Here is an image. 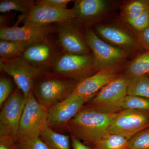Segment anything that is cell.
<instances>
[{
    "label": "cell",
    "mask_w": 149,
    "mask_h": 149,
    "mask_svg": "<svg viewBox=\"0 0 149 149\" xmlns=\"http://www.w3.org/2000/svg\"><path fill=\"white\" fill-rule=\"evenodd\" d=\"M116 113H103L84 106L72 119L62 127L70 136L93 147L108 133Z\"/></svg>",
    "instance_id": "cell-1"
},
{
    "label": "cell",
    "mask_w": 149,
    "mask_h": 149,
    "mask_svg": "<svg viewBox=\"0 0 149 149\" xmlns=\"http://www.w3.org/2000/svg\"><path fill=\"white\" fill-rule=\"evenodd\" d=\"M83 33L94 57L96 72L104 70L120 72L129 64L133 54L102 40L91 27H85Z\"/></svg>",
    "instance_id": "cell-2"
},
{
    "label": "cell",
    "mask_w": 149,
    "mask_h": 149,
    "mask_svg": "<svg viewBox=\"0 0 149 149\" xmlns=\"http://www.w3.org/2000/svg\"><path fill=\"white\" fill-rule=\"evenodd\" d=\"M49 68L58 76L78 83L95 73L93 54L80 55L63 53L52 62Z\"/></svg>",
    "instance_id": "cell-3"
},
{
    "label": "cell",
    "mask_w": 149,
    "mask_h": 149,
    "mask_svg": "<svg viewBox=\"0 0 149 149\" xmlns=\"http://www.w3.org/2000/svg\"><path fill=\"white\" fill-rule=\"evenodd\" d=\"M93 29L102 40L132 54L138 55L145 52L138 33L123 21V23L102 22L95 25Z\"/></svg>",
    "instance_id": "cell-4"
},
{
    "label": "cell",
    "mask_w": 149,
    "mask_h": 149,
    "mask_svg": "<svg viewBox=\"0 0 149 149\" xmlns=\"http://www.w3.org/2000/svg\"><path fill=\"white\" fill-rule=\"evenodd\" d=\"M128 80L124 73L121 74L103 88L86 106L103 113H117L122 110L127 95Z\"/></svg>",
    "instance_id": "cell-5"
},
{
    "label": "cell",
    "mask_w": 149,
    "mask_h": 149,
    "mask_svg": "<svg viewBox=\"0 0 149 149\" xmlns=\"http://www.w3.org/2000/svg\"><path fill=\"white\" fill-rule=\"evenodd\" d=\"M0 69L13 77L25 99L33 94L35 80L45 72V70L32 66L20 57L12 59L1 58Z\"/></svg>",
    "instance_id": "cell-6"
},
{
    "label": "cell",
    "mask_w": 149,
    "mask_h": 149,
    "mask_svg": "<svg viewBox=\"0 0 149 149\" xmlns=\"http://www.w3.org/2000/svg\"><path fill=\"white\" fill-rule=\"evenodd\" d=\"M47 108L41 104L33 94H31L25 99L17 139L40 137L42 130L47 126Z\"/></svg>",
    "instance_id": "cell-7"
},
{
    "label": "cell",
    "mask_w": 149,
    "mask_h": 149,
    "mask_svg": "<svg viewBox=\"0 0 149 149\" xmlns=\"http://www.w3.org/2000/svg\"><path fill=\"white\" fill-rule=\"evenodd\" d=\"M73 2L71 9L74 18L72 20L81 28L102 23L112 9L111 1L76 0Z\"/></svg>",
    "instance_id": "cell-8"
},
{
    "label": "cell",
    "mask_w": 149,
    "mask_h": 149,
    "mask_svg": "<svg viewBox=\"0 0 149 149\" xmlns=\"http://www.w3.org/2000/svg\"><path fill=\"white\" fill-rule=\"evenodd\" d=\"M77 83L66 78H47L40 82L34 88L35 98L41 104L49 108L72 94Z\"/></svg>",
    "instance_id": "cell-9"
},
{
    "label": "cell",
    "mask_w": 149,
    "mask_h": 149,
    "mask_svg": "<svg viewBox=\"0 0 149 149\" xmlns=\"http://www.w3.org/2000/svg\"><path fill=\"white\" fill-rule=\"evenodd\" d=\"M17 88L2 107L0 113V137L16 141L25 104L24 95Z\"/></svg>",
    "instance_id": "cell-10"
},
{
    "label": "cell",
    "mask_w": 149,
    "mask_h": 149,
    "mask_svg": "<svg viewBox=\"0 0 149 149\" xmlns=\"http://www.w3.org/2000/svg\"><path fill=\"white\" fill-rule=\"evenodd\" d=\"M149 128V111L122 109L116 113L108 132L128 140Z\"/></svg>",
    "instance_id": "cell-11"
},
{
    "label": "cell",
    "mask_w": 149,
    "mask_h": 149,
    "mask_svg": "<svg viewBox=\"0 0 149 149\" xmlns=\"http://www.w3.org/2000/svg\"><path fill=\"white\" fill-rule=\"evenodd\" d=\"M26 15L19 17L16 24L11 27L5 26L0 29V39L7 41H19L32 43L47 40L48 36L54 32L51 24L32 25L19 27L20 22L23 21Z\"/></svg>",
    "instance_id": "cell-12"
},
{
    "label": "cell",
    "mask_w": 149,
    "mask_h": 149,
    "mask_svg": "<svg viewBox=\"0 0 149 149\" xmlns=\"http://www.w3.org/2000/svg\"><path fill=\"white\" fill-rule=\"evenodd\" d=\"M57 28L59 43L63 53L73 54H90L92 53L81 27L72 20L57 23Z\"/></svg>",
    "instance_id": "cell-13"
},
{
    "label": "cell",
    "mask_w": 149,
    "mask_h": 149,
    "mask_svg": "<svg viewBox=\"0 0 149 149\" xmlns=\"http://www.w3.org/2000/svg\"><path fill=\"white\" fill-rule=\"evenodd\" d=\"M86 103L83 99L72 93L61 102L47 109L48 126H62L79 112Z\"/></svg>",
    "instance_id": "cell-14"
},
{
    "label": "cell",
    "mask_w": 149,
    "mask_h": 149,
    "mask_svg": "<svg viewBox=\"0 0 149 149\" xmlns=\"http://www.w3.org/2000/svg\"><path fill=\"white\" fill-rule=\"evenodd\" d=\"M74 18L72 9H60L35 3L22 22L25 26L45 25L70 21Z\"/></svg>",
    "instance_id": "cell-15"
},
{
    "label": "cell",
    "mask_w": 149,
    "mask_h": 149,
    "mask_svg": "<svg viewBox=\"0 0 149 149\" xmlns=\"http://www.w3.org/2000/svg\"><path fill=\"white\" fill-rule=\"evenodd\" d=\"M121 74L120 72L113 70L98 71L77 83L72 93L88 103L105 86Z\"/></svg>",
    "instance_id": "cell-16"
},
{
    "label": "cell",
    "mask_w": 149,
    "mask_h": 149,
    "mask_svg": "<svg viewBox=\"0 0 149 149\" xmlns=\"http://www.w3.org/2000/svg\"><path fill=\"white\" fill-rule=\"evenodd\" d=\"M59 54L54 45L46 40L30 44L19 57L32 66L45 70Z\"/></svg>",
    "instance_id": "cell-17"
},
{
    "label": "cell",
    "mask_w": 149,
    "mask_h": 149,
    "mask_svg": "<svg viewBox=\"0 0 149 149\" xmlns=\"http://www.w3.org/2000/svg\"><path fill=\"white\" fill-rule=\"evenodd\" d=\"M149 9V0H130L120 8L121 19L125 23L134 20Z\"/></svg>",
    "instance_id": "cell-18"
},
{
    "label": "cell",
    "mask_w": 149,
    "mask_h": 149,
    "mask_svg": "<svg viewBox=\"0 0 149 149\" xmlns=\"http://www.w3.org/2000/svg\"><path fill=\"white\" fill-rule=\"evenodd\" d=\"M40 137L49 149H70V136L57 133L49 126L44 128Z\"/></svg>",
    "instance_id": "cell-19"
},
{
    "label": "cell",
    "mask_w": 149,
    "mask_h": 149,
    "mask_svg": "<svg viewBox=\"0 0 149 149\" xmlns=\"http://www.w3.org/2000/svg\"><path fill=\"white\" fill-rule=\"evenodd\" d=\"M127 95L136 96L149 100V78L147 74L129 78Z\"/></svg>",
    "instance_id": "cell-20"
},
{
    "label": "cell",
    "mask_w": 149,
    "mask_h": 149,
    "mask_svg": "<svg viewBox=\"0 0 149 149\" xmlns=\"http://www.w3.org/2000/svg\"><path fill=\"white\" fill-rule=\"evenodd\" d=\"M149 72V51H145L129 63L125 68L124 74L130 77L147 74Z\"/></svg>",
    "instance_id": "cell-21"
},
{
    "label": "cell",
    "mask_w": 149,
    "mask_h": 149,
    "mask_svg": "<svg viewBox=\"0 0 149 149\" xmlns=\"http://www.w3.org/2000/svg\"><path fill=\"white\" fill-rule=\"evenodd\" d=\"M30 43L19 41H0V56L1 58L6 59L19 57Z\"/></svg>",
    "instance_id": "cell-22"
},
{
    "label": "cell",
    "mask_w": 149,
    "mask_h": 149,
    "mask_svg": "<svg viewBox=\"0 0 149 149\" xmlns=\"http://www.w3.org/2000/svg\"><path fill=\"white\" fill-rule=\"evenodd\" d=\"M128 139L108 133L93 147V149H128Z\"/></svg>",
    "instance_id": "cell-23"
},
{
    "label": "cell",
    "mask_w": 149,
    "mask_h": 149,
    "mask_svg": "<svg viewBox=\"0 0 149 149\" xmlns=\"http://www.w3.org/2000/svg\"><path fill=\"white\" fill-rule=\"evenodd\" d=\"M35 2L32 0H4L0 1V12L6 13L11 10L17 11L27 15L30 12Z\"/></svg>",
    "instance_id": "cell-24"
},
{
    "label": "cell",
    "mask_w": 149,
    "mask_h": 149,
    "mask_svg": "<svg viewBox=\"0 0 149 149\" xmlns=\"http://www.w3.org/2000/svg\"><path fill=\"white\" fill-rule=\"evenodd\" d=\"M122 109L149 111V100L138 96L127 95Z\"/></svg>",
    "instance_id": "cell-25"
},
{
    "label": "cell",
    "mask_w": 149,
    "mask_h": 149,
    "mask_svg": "<svg viewBox=\"0 0 149 149\" xmlns=\"http://www.w3.org/2000/svg\"><path fill=\"white\" fill-rule=\"evenodd\" d=\"M17 149H49L40 137H22L16 140Z\"/></svg>",
    "instance_id": "cell-26"
},
{
    "label": "cell",
    "mask_w": 149,
    "mask_h": 149,
    "mask_svg": "<svg viewBox=\"0 0 149 149\" xmlns=\"http://www.w3.org/2000/svg\"><path fill=\"white\" fill-rule=\"evenodd\" d=\"M128 149H149V128L128 140Z\"/></svg>",
    "instance_id": "cell-27"
},
{
    "label": "cell",
    "mask_w": 149,
    "mask_h": 149,
    "mask_svg": "<svg viewBox=\"0 0 149 149\" xmlns=\"http://www.w3.org/2000/svg\"><path fill=\"white\" fill-rule=\"evenodd\" d=\"M126 23L138 33L146 29L149 27V9L138 18Z\"/></svg>",
    "instance_id": "cell-28"
},
{
    "label": "cell",
    "mask_w": 149,
    "mask_h": 149,
    "mask_svg": "<svg viewBox=\"0 0 149 149\" xmlns=\"http://www.w3.org/2000/svg\"><path fill=\"white\" fill-rule=\"evenodd\" d=\"M12 88V84L10 80L6 77H1L0 79V107L1 108L11 95Z\"/></svg>",
    "instance_id": "cell-29"
},
{
    "label": "cell",
    "mask_w": 149,
    "mask_h": 149,
    "mask_svg": "<svg viewBox=\"0 0 149 149\" xmlns=\"http://www.w3.org/2000/svg\"><path fill=\"white\" fill-rule=\"evenodd\" d=\"M71 1L70 0H40L35 2L36 4L49 6L54 8L60 9H68V4Z\"/></svg>",
    "instance_id": "cell-30"
},
{
    "label": "cell",
    "mask_w": 149,
    "mask_h": 149,
    "mask_svg": "<svg viewBox=\"0 0 149 149\" xmlns=\"http://www.w3.org/2000/svg\"><path fill=\"white\" fill-rule=\"evenodd\" d=\"M140 42L145 51H149V27L138 33Z\"/></svg>",
    "instance_id": "cell-31"
},
{
    "label": "cell",
    "mask_w": 149,
    "mask_h": 149,
    "mask_svg": "<svg viewBox=\"0 0 149 149\" xmlns=\"http://www.w3.org/2000/svg\"><path fill=\"white\" fill-rule=\"evenodd\" d=\"M0 149H17L16 141L6 137H0Z\"/></svg>",
    "instance_id": "cell-32"
},
{
    "label": "cell",
    "mask_w": 149,
    "mask_h": 149,
    "mask_svg": "<svg viewBox=\"0 0 149 149\" xmlns=\"http://www.w3.org/2000/svg\"><path fill=\"white\" fill-rule=\"evenodd\" d=\"M72 149H93L89 146L85 145L74 136H70Z\"/></svg>",
    "instance_id": "cell-33"
},
{
    "label": "cell",
    "mask_w": 149,
    "mask_h": 149,
    "mask_svg": "<svg viewBox=\"0 0 149 149\" xmlns=\"http://www.w3.org/2000/svg\"><path fill=\"white\" fill-rule=\"evenodd\" d=\"M147 75H148V76L149 78V72L148 73H147Z\"/></svg>",
    "instance_id": "cell-34"
}]
</instances>
